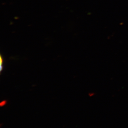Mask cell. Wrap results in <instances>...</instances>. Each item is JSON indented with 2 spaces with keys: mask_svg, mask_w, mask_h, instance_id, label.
<instances>
[{
  "mask_svg": "<svg viewBox=\"0 0 128 128\" xmlns=\"http://www.w3.org/2000/svg\"><path fill=\"white\" fill-rule=\"evenodd\" d=\"M3 68V59L1 54H0V74L2 71Z\"/></svg>",
  "mask_w": 128,
  "mask_h": 128,
  "instance_id": "6da1fadb",
  "label": "cell"
},
{
  "mask_svg": "<svg viewBox=\"0 0 128 128\" xmlns=\"http://www.w3.org/2000/svg\"><path fill=\"white\" fill-rule=\"evenodd\" d=\"M7 103V101L6 100H3L1 102H0V107H2L6 104Z\"/></svg>",
  "mask_w": 128,
  "mask_h": 128,
  "instance_id": "7a4b0ae2",
  "label": "cell"
}]
</instances>
